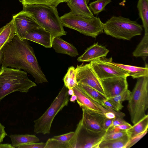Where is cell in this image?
<instances>
[{"label": "cell", "mask_w": 148, "mask_h": 148, "mask_svg": "<svg viewBox=\"0 0 148 148\" xmlns=\"http://www.w3.org/2000/svg\"><path fill=\"white\" fill-rule=\"evenodd\" d=\"M2 50V66L23 69L32 75L37 84L48 82L28 40L16 35Z\"/></svg>", "instance_id": "obj_1"}, {"label": "cell", "mask_w": 148, "mask_h": 148, "mask_svg": "<svg viewBox=\"0 0 148 148\" xmlns=\"http://www.w3.org/2000/svg\"><path fill=\"white\" fill-rule=\"evenodd\" d=\"M23 11L31 16L39 25L50 33L52 39L66 34L56 7L31 4L23 5Z\"/></svg>", "instance_id": "obj_2"}, {"label": "cell", "mask_w": 148, "mask_h": 148, "mask_svg": "<svg viewBox=\"0 0 148 148\" xmlns=\"http://www.w3.org/2000/svg\"><path fill=\"white\" fill-rule=\"evenodd\" d=\"M36 86L25 71L2 66L0 69V102L9 94L15 92H27Z\"/></svg>", "instance_id": "obj_3"}, {"label": "cell", "mask_w": 148, "mask_h": 148, "mask_svg": "<svg viewBox=\"0 0 148 148\" xmlns=\"http://www.w3.org/2000/svg\"><path fill=\"white\" fill-rule=\"evenodd\" d=\"M128 100L127 109L134 125L145 117L148 108V77L137 79Z\"/></svg>", "instance_id": "obj_4"}, {"label": "cell", "mask_w": 148, "mask_h": 148, "mask_svg": "<svg viewBox=\"0 0 148 148\" xmlns=\"http://www.w3.org/2000/svg\"><path fill=\"white\" fill-rule=\"evenodd\" d=\"M103 32L118 39L130 40L134 36L140 35L143 26L136 21L121 16L112 17L102 23Z\"/></svg>", "instance_id": "obj_5"}, {"label": "cell", "mask_w": 148, "mask_h": 148, "mask_svg": "<svg viewBox=\"0 0 148 148\" xmlns=\"http://www.w3.org/2000/svg\"><path fill=\"white\" fill-rule=\"evenodd\" d=\"M60 18L63 26L86 36L95 38L103 32V23L98 17H86L74 14L70 12L65 14Z\"/></svg>", "instance_id": "obj_6"}, {"label": "cell", "mask_w": 148, "mask_h": 148, "mask_svg": "<svg viewBox=\"0 0 148 148\" xmlns=\"http://www.w3.org/2000/svg\"><path fill=\"white\" fill-rule=\"evenodd\" d=\"M68 89L64 85L59 92L49 108L39 118L34 121V131L36 134H49L56 115L68 104Z\"/></svg>", "instance_id": "obj_7"}, {"label": "cell", "mask_w": 148, "mask_h": 148, "mask_svg": "<svg viewBox=\"0 0 148 148\" xmlns=\"http://www.w3.org/2000/svg\"><path fill=\"white\" fill-rule=\"evenodd\" d=\"M106 132L90 129L85 126L80 120L69 142L71 148H98Z\"/></svg>", "instance_id": "obj_8"}, {"label": "cell", "mask_w": 148, "mask_h": 148, "mask_svg": "<svg viewBox=\"0 0 148 148\" xmlns=\"http://www.w3.org/2000/svg\"><path fill=\"white\" fill-rule=\"evenodd\" d=\"M112 57H103L90 62L97 75L101 80L111 78L127 77V72L112 63Z\"/></svg>", "instance_id": "obj_9"}, {"label": "cell", "mask_w": 148, "mask_h": 148, "mask_svg": "<svg viewBox=\"0 0 148 148\" xmlns=\"http://www.w3.org/2000/svg\"><path fill=\"white\" fill-rule=\"evenodd\" d=\"M75 72L78 84L90 86L104 95L101 80L95 73L90 63L77 65L75 68Z\"/></svg>", "instance_id": "obj_10"}, {"label": "cell", "mask_w": 148, "mask_h": 148, "mask_svg": "<svg viewBox=\"0 0 148 148\" xmlns=\"http://www.w3.org/2000/svg\"><path fill=\"white\" fill-rule=\"evenodd\" d=\"M12 20L16 35L22 39L27 32L33 28L40 26L31 16L22 10L13 15Z\"/></svg>", "instance_id": "obj_11"}, {"label": "cell", "mask_w": 148, "mask_h": 148, "mask_svg": "<svg viewBox=\"0 0 148 148\" xmlns=\"http://www.w3.org/2000/svg\"><path fill=\"white\" fill-rule=\"evenodd\" d=\"M73 89L77 97V102L82 109L92 110L104 115L106 112L111 111L86 94L78 85Z\"/></svg>", "instance_id": "obj_12"}, {"label": "cell", "mask_w": 148, "mask_h": 148, "mask_svg": "<svg viewBox=\"0 0 148 148\" xmlns=\"http://www.w3.org/2000/svg\"><path fill=\"white\" fill-rule=\"evenodd\" d=\"M127 77H117L101 80L104 95L107 98L118 95L128 89Z\"/></svg>", "instance_id": "obj_13"}, {"label": "cell", "mask_w": 148, "mask_h": 148, "mask_svg": "<svg viewBox=\"0 0 148 148\" xmlns=\"http://www.w3.org/2000/svg\"><path fill=\"white\" fill-rule=\"evenodd\" d=\"M82 124L91 130L101 132L106 131L103 127V124L106 119L104 115L101 113L92 110L82 109Z\"/></svg>", "instance_id": "obj_14"}, {"label": "cell", "mask_w": 148, "mask_h": 148, "mask_svg": "<svg viewBox=\"0 0 148 148\" xmlns=\"http://www.w3.org/2000/svg\"><path fill=\"white\" fill-rule=\"evenodd\" d=\"M23 39L34 42L46 48L52 47L51 33L40 26L34 27L27 32Z\"/></svg>", "instance_id": "obj_15"}, {"label": "cell", "mask_w": 148, "mask_h": 148, "mask_svg": "<svg viewBox=\"0 0 148 148\" xmlns=\"http://www.w3.org/2000/svg\"><path fill=\"white\" fill-rule=\"evenodd\" d=\"M109 51L105 47L95 43L88 48L77 59L78 62H90L97 59L106 57Z\"/></svg>", "instance_id": "obj_16"}, {"label": "cell", "mask_w": 148, "mask_h": 148, "mask_svg": "<svg viewBox=\"0 0 148 148\" xmlns=\"http://www.w3.org/2000/svg\"><path fill=\"white\" fill-rule=\"evenodd\" d=\"M52 47L56 52L66 54L71 57H76L79 54L77 49L74 46L60 37H55L53 39Z\"/></svg>", "instance_id": "obj_17"}, {"label": "cell", "mask_w": 148, "mask_h": 148, "mask_svg": "<svg viewBox=\"0 0 148 148\" xmlns=\"http://www.w3.org/2000/svg\"><path fill=\"white\" fill-rule=\"evenodd\" d=\"M67 3L73 14L86 17L94 16L85 0H69Z\"/></svg>", "instance_id": "obj_18"}, {"label": "cell", "mask_w": 148, "mask_h": 148, "mask_svg": "<svg viewBox=\"0 0 148 148\" xmlns=\"http://www.w3.org/2000/svg\"><path fill=\"white\" fill-rule=\"evenodd\" d=\"M16 35L14 25L12 20L0 28V50L10 42Z\"/></svg>", "instance_id": "obj_19"}, {"label": "cell", "mask_w": 148, "mask_h": 148, "mask_svg": "<svg viewBox=\"0 0 148 148\" xmlns=\"http://www.w3.org/2000/svg\"><path fill=\"white\" fill-rule=\"evenodd\" d=\"M112 63L127 72L129 76H131L133 79H138L144 76L148 77L147 64L145 67H140L113 62Z\"/></svg>", "instance_id": "obj_20"}, {"label": "cell", "mask_w": 148, "mask_h": 148, "mask_svg": "<svg viewBox=\"0 0 148 148\" xmlns=\"http://www.w3.org/2000/svg\"><path fill=\"white\" fill-rule=\"evenodd\" d=\"M10 137L12 141L11 145L14 148L22 145L36 143L40 140L35 135L12 134Z\"/></svg>", "instance_id": "obj_21"}, {"label": "cell", "mask_w": 148, "mask_h": 148, "mask_svg": "<svg viewBox=\"0 0 148 148\" xmlns=\"http://www.w3.org/2000/svg\"><path fill=\"white\" fill-rule=\"evenodd\" d=\"M129 139L126 134L117 139L103 140L99 145L98 148H125Z\"/></svg>", "instance_id": "obj_22"}, {"label": "cell", "mask_w": 148, "mask_h": 148, "mask_svg": "<svg viewBox=\"0 0 148 148\" xmlns=\"http://www.w3.org/2000/svg\"><path fill=\"white\" fill-rule=\"evenodd\" d=\"M148 128V115L147 114L136 123L126 131L130 138L140 135L147 130Z\"/></svg>", "instance_id": "obj_23"}, {"label": "cell", "mask_w": 148, "mask_h": 148, "mask_svg": "<svg viewBox=\"0 0 148 148\" xmlns=\"http://www.w3.org/2000/svg\"><path fill=\"white\" fill-rule=\"evenodd\" d=\"M137 8L142 21L145 34H148V0H138Z\"/></svg>", "instance_id": "obj_24"}, {"label": "cell", "mask_w": 148, "mask_h": 148, "mask_svg": "<svg viewBox=\"0 0 148 148\" xmlns=\"http://www.w3.org/2000/svg\"><path fill=\"white\" fill-rule=\"evenodd\" d=\"M136 57H147L148 55V34H145L140 42L132 53Z\"/></svg>", "instance_id": "obj_25"}, {"label": "cell", "mask_w": 148, "mask_h": 148, "mask_svg": "<svg viewBox=\"0 0 148 148\" xmlns=\"http://www.w3.org/2000/svg\"><path fill=\"white\" fill-rule=\"evenodd\" d=\"M63 80L64 85L68 89H73L78 85L76 76L75 68L73 66L69 68Z\"/></svg>", "instance_id": "obj_26"}, {"label": "cell", "mask_w": 148, "mask_h": 148, "mask_svg": "<svg viewBox=\"0 0 148 148\" xmlns=\"http://www.w3.org/2000/svg\"><path fill=\"white\" fill-rule=\"evenodd\" d=\"M78 85L86 94L100 104L103 101L107 99L104 95L92 87L80 84Z\"/></svg>", "instance_id": "obj_27"}, {"label": "cell", "mask_w": 148, "mask_h": 148, "mask_svg": "<svg viewBox=\"0 0 148 148\" xmlns=\"http://www.w3.org/2000/svg\"><path fill=\"white\" fill-rule=\"evenodd\" d=\"M131 92L128 89L121 93L114 96L107 98V99L111 102L119 110L123 107L122 102L128 100Z\"/></svg>", "instance_id": "obj_28"}, {"label": "cell", "mask_w": 148, "mask_h": 148, "mask_svg": "<svg viewBox=\"0 0 148 148\" xmlns=\"http://www.w3.org/2000/svg\"><path fill=\"white\" fill-rule=\"evenodd\" d=\"M69 0H19L23 5L36 4L53 6L56 7L60 3L67 2Z\"/></svg>", "instance_id": "obj_29"}, {"label": "cell", "mask_w": 148, "mask_h": 148, "mask_svg": "<svg viewBox=\"0 0 148 148\" xmlns=\"http://www.w3.org/2000/svg\"><path fill=\"white\" fill-rule=\"evenodd\" d=\"M111 1V0H97L91 2L88 7L93 14H97L106 10L105 7Z\"/></svg>", "instance_id": "obj_30"}, {"label": "cell", "mask_w": 148, "mask_h": 148, "mask_svg": "<svg viewBox=\"0 0 148 148\" xmlns=\"http://www.w3.org/2000/svg\"><path fill=\"white\" fill-rule=\"evenodd\" d=\"M126 134V131L120 130L116 127L111 126L106 132L103 140L117 139Z\"/></svg>", "instance_id": "obj_31"}, {"label": "cell", "mask_w": 148, "mask_h": 148, "mask_svg": "<svg viewBox=\"0 0 148 148\" xmlns=\"http://www.w3.org/2000/svg\"><path fill=\"white\" fill-rule=\"evenodd\" d=\"M44 148H71L69 143L61 141L53 138L48 139Z\"/></svg>", "instance_id": "obj_32"}, {"label": "cell", "mask_w": 148, "mask_h": 148, "mask_svg": "<svg viewBox=\"0 0 148 148\" xmlns=\"http://www.w3.org/2000/svg\"><path fill=\"white\" fill-rule=\"evenodd\" d=\"M74 133V132H71L60 135L54 136L53 138L63 142L69 143L73 138Z\"/></svg>", "instance_id": "obj_33"}, {"label": "cell", "mask_w": 148, "mask_h": 148, "mask_svg": "<svg viewBox=\"0 0 148 148\" xmlns=\"http://www.w3.org/2000/svg\"><path fill=\"white\" fill-rule=\"evenodd\" d=\"M147 131L148 130L140 135L133 138H130L125 148H130L135 144L147 134Z\"/></svg>", "instance_id": "obj_34"}, {"label": "cell", "mask_w": 148, "mask_h": 148, "mask_svg": "<svg viewBox=\"0 0 148 148\" xmlns=\"http://www.w3.org/2000/svg\"><path fill=\"white\" fill-rule=\"evenodd\" d=\"M46 143L44 142L31 143L23 144L18 146L17 148H44Z\"/></svg>", "instance_id": "obj_35"}, {"label": "cell", "mask_w": 148, "mask_h": 148, "mask_svg": "<svg viewBox=\"0 0 148 148\" xmlns=\"http://www.w3.org/2000/svg\"><path fill=\"white\" fill-rule=\"evenodd\" d=\"M127 123V122L124 120L123 118L116 116L114 119H113L112 124L111 126L114 127Z\"/></svg>", "instance_id": "obj_36"}, {"label": "cell", "mask_w": 148, "mask_h": 148, "mask_svg": "<svg viewBox=\"0 0 148 148\" xmlns=\"http://www.w3.org/2000/svg\"><path fill=\"white\" fill-rule=\"evenodd\" d=\"M113 119L106 118L104 120L103 126V128L106 131L112 126Z\"/></svg>", "instance_id": "obj_37"}, {"label": "cell", "mask_w": 148, "mask_h": 148, "mask_svg": "<svg viewBox=\"0 0 148 148\" xmlns=\"http://www.w3.org/2000/svg\"><path fill=\"white\" fill-rule=\"evenodd\" d=\"M5 128V127L0 123V143L3 141V139L7 135Z\"/></svg>", "instance_id": "obj_38"}, {"label": "cell", "mask_w": 148, "mask_h": 148, "mask_svg": "<svg viewBox=\"0 0 148 148\" xmlns=\"http://www.w3.org/2000/svg\"><path fill=\"white\" fill-rule=\"evenodd\" d=\"M132 126L131 124L128 123H127L119 125L114 127H116L120 130L127 131Z\"/></svg>", "instance_id": "obj_39"}, {"label": "cell", "mask_w": 148, "mask_h": 148, "mask_svg": "<svg viewBox=\"0 0 148 148\" xmlns=\"http://www.w3.org/2000/svg\"><path fill=\"white\" fill-rule=\"evenodd\" d=\"M0 148H14L12 145L9 144H0Z\"/></svg>", "instance_id": "obj_40"}, {"label": "cell", "mask_w": 148, "mask_h": 148, "mask_svg": "<svg viewBox=\"0 0 148 148\" xmlns=\"http://www.w3.org/2000/svg\"><path fill=\"white\" fill-rule=\"evenodd\" d=\"M77 97L75 95H71V97L69 99V100L71 102H74L76 100Z\"/></svg>", "instance_id": "obj_41"}, {"label": "cell", "mask_w": 148, "mask_h": 148, "mask_svg": "<svg viewBox=\"0 0 148 148\" xmlns=\"http://www.w3.org/2000/svg\"><path fill=\"white\" fill-rule=\"evenodd\" d=\"M3 57L2 49L0 50V66L1 64Z\"/></svg>", "instance_id": "obj_42"}, {"label": "cell", "mask_w": 148, "mask_h": 148, "mask_svg": "<svg viewBox=\"0 0 148 148\" xmlns=\"http://www.w3.org/2000/svg\"><path fill=\"white\" fill-rule=\"evenodd\" d=\"M68 93L69 96H71L74 95V92L73 89H68Z\"/></svg>", "instance_id": "obj_43"}, {"label": "cell", "mask_w": 148, "mask_h": 148, "mask_svg": "<svg viewBox=\"0 0 148 148\" xmlns=\"http://www.w3.org/2000/svg\"><path fill=\"white\" fill-rule=\"evenodd\" d=\"M86 1V2L87 3V4L88 5V3L90 0H85Z\"/></svg>", "instance_id": "obj_44"}]
</instances>
